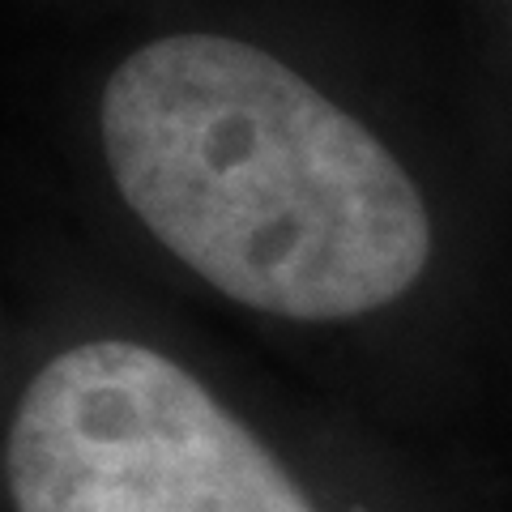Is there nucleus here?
<instances>
[{"instance_id": "f03ea898", "label": "nucleus", "mask_w": 512, "mask_h": 512, "mask_svg": "<svg viewBox=\"0 0 512 512\" xmlns=\"http://www.w3.org/2000/svg\"><path fill=\"white\" fill-rule=\"evenodd\" d=\"M167 295L99 248L26 265L0 367V512H346Z\"/></svg>"}, {"instance_id": "f257e3e1", "label": "nucleus", "mask_w": 512, "mask_h": 512, "mask_svg": "<svg viewBox=\"0 0 512 512\" xmlns=\"http://www.w3.org/2000/svg\"><path fill=\"white\" fill-rule=\"evenodd\" d=\"M69 171L86 244L124 274L291 338H372L440 278L410 154L282 43L205 13L107 47Z\"/></svg>"}, {"instance_id": "7ed1b4c3", "label": "nucleus", "mask_w": 512, "mask_h": 512, "mask_svg": "<svg viewBox=\"0 0 512 512\" xmlns=\"http://www.w3.org/2000/svg\"><path fill=\"white\" fill-rule=\"evenodd\" d=\"M9 338H13V299L0 295V367H5L9 355Z\"/></svg>"}]
</instances>
